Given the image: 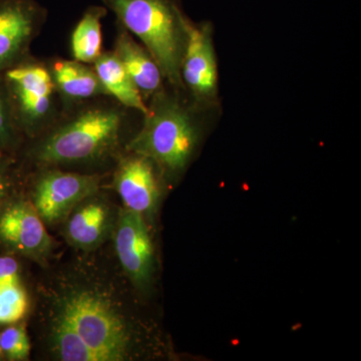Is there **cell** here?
I'll return each instance as SVG.
<instances>
[{
    "label": "cell",
    "mask_w": 361,
    "mask_h": 361,
    "mask_svg": "<svg viewBox=\"0 0 361 361\" xmlns=\"http://www.w3.org/2000/svg\"><path fill=\"white\" fill-rule=\"evenodd\" d=\"M0 244L35 261H44L54 247L44 220L25 200H8L0 208Z\"/></svg>",
    "instance_id": "7"
},
{
    "label": "cell",
    "mask_w": 361,
    "mask_h": 361,
    "mask_svg": "<svg viewBox=\"0 0 361 361\" xmlns=\"http://www.w3.org/2000/svg\"><path fill=\"white\" fill-rule=\"evenodd\" d=\"M42 18L35 0H0V73L20 63Z\"/></svg>",
    "instance_id": "10"
},
{
    "label": "cell",
    "mask_w": 361,
    "mask_h": 361,
    "mask_svg": "<svg viewBox=\"0 0 361 361\" xmlns=\"http://www.w3.org/2000/svg\"><path fill=\"white\" fill-rule=\"evenodd\" d=\"M28 310L20 263L13 256H0V325L20 322Z\"/></svg>",
    "instance_id": "14"
},
{
    "label": "cell",
    "mask_w": 361,
    "mask_h": 361,
    "mask_svg": "<svg viewBox=\"0 0 361 361\" xmlns=\"http://www.w3.org/2000/svg\"><path fill=\"white\" fill-rule=\"evenodd\" d=\"M121 116L111 109H92L52 133L37 151L42 163L90 161L103 155L118 140Z\"/></svg>",
    "instance_id": "4"
},
{
    "label": "cell",
    "mask_w": 361,
    "mask_h": 361,
    "mask_svg": "<svg viewBox=\"0 0 361 361\" xmlns=\"http://www.w3.org/2000/svg\"><path fill=\"white\" fill-rule=\"evenodd\" d=\"M99 182L97 175L49 172L37 183L33 206L44 223L56 224L65 220L78 204L96 195Z\"/></svg>",
    "instance_id": "8"
},
{
    "label": "cell",
    "mask_w": 361,
    "mask_h": 361,
    "mask_svg": "<svg viewBox=\"0 0 361 361\" xmlns=\"http://www.w3.org/2000/svg\"><path fill=\"white\" fill-rule=\"evenodd\" d=\"M104 14V7L92 6L78 21L71 37V51L75 61L82 63H94L101 56V20Z\"/></svg>",
    "instance_id": "17"
},
{
    "label": "cell",
    "mask_w": 361,
    "mask_h": 361,
    "mask_svg": "<svg viewBox=\"0 0 361 361\" xmlns=\"http://www.w3.org/2000/svg\"><path fill=\"white\" fill-rule=\"evenodd\" d=\"M116 253L123 272L140 291L148 290L155 271L154 247L141 214L123 208L116 222Z\"/></svg>",
    "instance_id": "6"
},
{
    "label": "cell",
    "mask_w": 361,
    "mask_h": 361,
    "mask_svg": "<svg viewBox=\"0 0 361 361\" xmlns=\"http://www.w3.org/2000/svg\"><path fill=\"white\" fill-rule=\"evenodd\" d=\"M142 97L155 94L161 84V71L149 51L123 28L116 40L114 52Z\"/></svg>",
    "instance_id": "13"
},
{
    "label": "cell",
    "mask_w": 361,
    "mask_h": 361,
    "mask_svg": "<svg viewBox=\"0 0 361 361\" xmlns=\"http://www.w3.org/2000/svg\"><path fill=\"white\" fill-rule=\"evenodd\" d=\"M152 163L145 157H130L120 164L116 174V189L125 208L144 217L153 214L160 196Z\"/></svg>",
    "instance_id": "11"
},
{
    "label": "cell",
    "mask_w": 361,
    "mask_h": 361,
    "mask_svg": "<svg viewBox=\"0 0 361 361\" xmlns=\"http://www.w3.org/2000/svg\"><path fill=\"white\" fill-rule=\"evenodd\" d=\"M94 196L78 204L66 217V239L82 251H92L101 246L113 225L110 206Z\"/></svg>",
    "instance_id": "12"
},
{
    "label": "cell",
    "mask_w": 361,
    "mask_h": 361,
    "mask_svg": "<svg viewBox=\"0 0 361 361\" xmlns=\"http://www.w3.org/2000/svg\"><path fill=\"white\" fill-rule=\"evenodd\" d=\"M94 63V73L104 92L128 108L141 111L144 115L148 113L149 106L145 104L144 97L115 54H101Z\"/></svg>",
    "instance_id": "15"
},
{
    "label": "cell",
    "mask_w": 361,
    "mask_h": 361,
    "mask_svg": "<svg viewBox=\"0 0 361 361\" xmlns=\"http://www.w3.org/2000/svg\"><path fill=\"white\" fill-rule=\"evenodd\" d=\"M44 341L61 361H127L135 330L113 286L66 273L45 292Z\"/></svg>",
    "instance_id": "1"
},
{
    "label": "cell",
    "mask_w": 361,
    "mask_h": 361,
    "mask_svg": "<svg viewBox=\"0 0 361 361\" xmlns=\"http://www.w3.org/2000/svg\"><path fill=\"white\" fill-rule=\"evenodd\" d=\"M13 180L6 161L0 158V208L9 200Z\"/></svg>",
    "instance_id": "20"
},
{
    "label": "cell",
    "mask_w": 361,
    "mask_h": 361,
    "mask_svg": "<svg viewBox=\"0 0 361 361\" xmlns=\"http://www.w3.org/2000/svg\"><path fill=\"white\" fill-rule=\"evenodd\" d=\"M30 337L23 325L11 324L0 332V351L7 360L23 361L30 358Z\"/></svg>",
    "instance_id": "18"
},
{
    "label": "cell",
    "mask_w": 361,
    "mask_h": 361,
    "mask_svg": "<svg viewBox=\"0 0 361 361\" xmlns=\"http://www.w3.org/2000/svg\"><path fill=\"white\" fill-rule=\"evenodd\" d=\"M52 73L54 82L71 99H89L106 92L94 71L80 61H58Z\"/></svg>",
    "instance_id": "16"
},
{
    "label": "cell",
    "mask_w": 361,
    "mask_h": 361,
    "mask_svg": "<svg viewBox=\"0 0 361 361\" xmlns=\"http://www.w3.org/2000/svg\"><path fill=\"white\" fill-rule=\"evenodd\" d=\"M2 358H4V356H2L1 351H0V360H1Z\"/></svg>",
    "instance_id": "21"
},
{
    "label": "cell",
    "mask_w": 361,
    "mask_h": 361,
    "mask_svg": "<svg viewBox=\"0 0 361 361\" xmlns=\"http://www.w3.org/2000/svg\"><path fill=\"white\" fill-rule=\"evenodd\" d=\"M212 26L188 20L187 44L182 63V82L199 101L212 102L217 94L218 73Z\"/></svg>",
    "instance_id": "9"
},
{
    "label": "cell",
    "mask_w": 361,
    "mask_h": 361,
    "mask_svg": "<svg viewBox=\"0 0 361 361\" xmlns=\"http://www.w3.org/2000/svg\"><path fill=\"white\" fill-rule=\"evenodd\" d=\"M18 127L13 104L0 73V152L13 146Z\"/></svg>",
    "instance_id": "19"
},
{
    "label": "cell",
    "mask_w": 361,
    "mask_h": 361,
    "mask_svg": "<svg viewBox=\"0 0 361 361\" xmlns=\"http://www.w3.org/2000/svg\"><path fill=\"white\" fill-rule=\"evenodd\" d=\"M145 116L144 126L129 149L170 172H180L198 141L193 118L178 102L164 96L156 97Z\"/></svg>",
    "instance_id": "3"
},
{
    "label": "cell",
    "mask_w": 361,
    "mask_h": 361,
    "mask_svg": "<svg viewBox=\"0 0 361 361\" xmlns=\"http://www.w3.org/2000/svg\"><path fill=\"white\" fill-rule=\"evenodd\" d=\"M123 28L142 42L163 77L182 85L188 18L176 0H104Z\"/></svg>",
    "instance_id": "2"
},
{
    "label": "cell",
    "mask_w": 361,
    "mask_h": 361,
    "mask_svg": "<svg viewBox=\"0 0 361 361\" xmlns=\"http://www.w3.org/2000/svg\"><path fill=\"white\" fill-rule=\"evenodd\" d=\"M18 126L26 129L44 123L52 108L54 78L44 66L16 63L1 73Z\"/></svg>",
    "instance_id": "5"
}]
</instances>
